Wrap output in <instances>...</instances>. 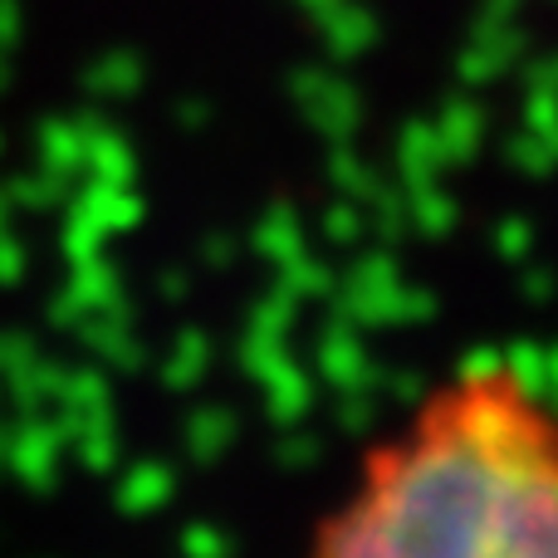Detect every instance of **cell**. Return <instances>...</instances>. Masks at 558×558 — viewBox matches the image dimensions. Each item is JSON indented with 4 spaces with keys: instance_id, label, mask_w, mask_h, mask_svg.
<instances>
[{
    "instance_id": "1",
    "label": "cell",
    "mask_w": 558,
    "mask_h": 558,
    "mask_svg": "<svg viewBox=\"0 0 558 558\" xmlns=\"http://www.w3.org/2000/svg\"><path fill=\"white\" fill-rule=\"evenodd\" d=\"M318 558H558V422L505 373L456 383L367 465Z\"/></svg>"
}]
</instances>
